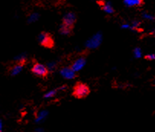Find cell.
Listing matches in <instances>:
<instances>
[{
	"label": "cell",
	"mask_w": 155,
	"mask_h": 132,
	"mask_svg": "<svg viewBox=\"0 0 155 132\" xmlns=\"http://www.w3.org/2000/svg\"><path fill=\"white\" fill-rule=\"evenodd\" d=\"M90 89L87 84L82 82H77L73 88L72 96L78 99L87 98L90 95Z\"/></svg>",
	"instance_id": "6da1fadb"
},
{
	"label": "cell",
	"mask_w": 155,
	"mask_h": 132,
	"mask_svg": "<svg viewBox=\"0 0 155 132\" xmlns=\"http://www.w3.org/2000/svg\"><path fill=\"white\" fill-rule=\"evenodd\" d=\"M26 60L27 58H25V54L19 56L18 58H16L15 61L12 64L8 67V73L11 76H15L22 70L23 67L26 64Z\"/></svg>",
	"instance_id": "7a4b0ae2"
},
{
	"label": "cell",
	"mask_w": 155,
	"mask_h": 132,
	"mask_svg": "<svg viewBox=\"0 0 155 132\" xmlns=\"http://www.w3.org/2000/svg\"><path fill=\"white\" fill-rule=\"evenodd\" d=\"M38 41L41 47L48 49H52L55 45L54 40L51 33L46 31L41 32L38 37Z\"/></svg>",
	"instance_id": "3957f363"
},
{
	"label": "cell",
	"mask_w": 155,
	"mask_h": 132,
	"mask_svg": "<svg viewBox=\"0 0 155 132\" xmlns=\"http://www.w3.org/2000/svg\"><path fill=\"white\" fill-rule=\"evenodd\" d=\"M31 71L35 76L42 79H46L50 73V70H48V67L40 63L34 64L33 67L31 69Z\"/></svg>",
	"instance_id": "277c9868"
},
{
	"label": "cell",
	"mask_w": 155,
	"mask_h": 132,
	"mask_svg": "<svg viewBox=\"0 0 155 132\" xmlns=\"http://www.w3.org/2000/svg\"><path fill=\"white\" fill-rule=\"evenodd\" d=\"M86 58H87V54H86L85 51H83V53L80 54V57L77 58L76 60H74V62L71 64V65L70 66L71 68L75 72L81 70L86 64V61H86Z\"/></svg>",
	"instance_id": "5b68a950"
},
{
	"label": "cell",
	"mask_w": 155,
	"mask_h": 132,
	"mask_svg": "<svg viewBox=\"0 0 155 132\" xmlns=\"http://www.w3.org/2000/svg\"><path fill=\"white\" fill-rule=\"evenodd\" d=\"M76 22H77V16L74 12L67 13L62 18V25L72 28H74Z\"/></svg>",
	"instance_id": "8992f818"
},
{
	"label": "cell",
	"mask_w": 155,
	"mask_h": 132,
	"mask_svg": "<svg viewBox=\"0 0 155 132\" xmlns=\"http://www.w3.org/2000/svg\"><path fill=\"white\" fill-rule=\"evenodd\" d=\"M61 74L64 78L67 79V80H72L78 77V75L71 68V67H63L61 70Z\"/></svg>",
	"instance_id": "52a82bcc"
},
{
	"label": "cell",
	"mask_w": 155,
	"mask_h": 132,
	"mask_svg": "<svg viewBox=\"0 0 155 132\" xmlns=\"http://www.w3.org/2000/svg\"><path fill=\"white\" fill-rule=\"evenodd\" d=\"M101 40H102V37H101V35L98 34V35H95L91 40L87 42V45L88 48H95L96 47H98L99 45V44L101 43Z\"/></svg>",
	"instance_id": "ba28073f"
},
{
	"label": "cell",
	"mask_w": 155,
	"mask_h": 132,
	"mask_svg": "<svg viewBox=\"0 0 155 132\" xmlns=\"http://www.w3.org/2000/svg\"><path fill=\"white\" fill-rule=\"evenodd\" d=\"M97 3L100 5L101 8H102V10H104L105 12H106L113 13L114 12H115L114 11V8H112V5L109 3H106V2H103V1H99V2H97Z\"/></svg>",
	"instance_id": "9c48e42d"
},
{
	"label": "cell",
	"mask_w": 155,
	"mask_h": 132,
	"mask_svg": "<svg viewBox=\"0 0 155 132\" xmlns=\"http://www.w3.org/2000/svg\"><path fill=\"white\" fill-rule=\"evenodd\" d=\"M124 3L128 6H142L144 5V2L142 0H125Z\"/></svg>",
	"instance_id": "30bf717a"
},
{
	"label": "cell",
	"mask_w": 155,
	"mask_h": 132,
	"mask_svg": "<svg viewBox=\"0 0 155 132\" xmlns=\"http://www.w3.org/2000/svg\"><path fill=\"white\" fill-rule=\"evenodd\" d=\"M59 32L61 35H67V36H71L73 35V32H74V28L70 27H67V26L64 25H61V28H60Z\"/></svg>",
	"instance_id": "8fae6325"
},
{
	"label": "cell",
	"mask_w": 155,
	"mask_h": 132,
	"mask_svg": "<svg viewBox=\"0 0 155 132\" xmlns=\"http://www.w3.org/2000/svg\"><path fill=\"white\" fill-rule=\"evenodd\" d=\"M56 65L57 64L55 63H51V64H48V68L50 71H54L56 69Z\"/></svg>",
	"instance_id": "7c38bea8"
},
{
	"label": "cell",
	"mask_w": 155,
	"mask_h": 132,
	"mask_svg": "<svg viewBox=\"0 0 155 132\" xmlns=\"http://www.w3.org/2000/svg\"><path fill=\"white\" fill-rule=\"evenodd\" d=\"M38 15L37 14H34L32 15H31V18H29L28 21L29 22H33V21H36L38 19Z\"/></svg>",
	"instance_id": "4fadbf2b"
},
{
	"label": "cell",
	"mask_w": 155,
	"mask_h": 132,
	"mask_svg": "<svg viewBox=\"0 0 155 132\" xmlns=\"http://www.w3.org/2000/svg\"><path fill=\"white\" fill-rule=\"evenodd\" d=\"M134 56H135L136 58H140L141 55V49L139 48H136L135 50L134 51Z\"/></svg>",
	"instance_id": "5bb4252c"
},
{
	"label": "cell",
	"mask_w": 155,
	"mask_h": 132,
	"mask_svg": "<svg viewBox=\"0 0 155 132\" xmlns=\"http://www.w3.org/2000/svg\"><path fill=\"white\" fill-rule=\"evenodd\" d=\"M57 92V90H53V91H51V92H48V94H46L45 96V98H48V97H51V96H54L56 94Z\"/></svg>",
	"instance_id": "9a60e30c"
},
{
	"label": "cell",
	"mask_w": 155,
	"mask_h": 132,
	"mask_svg": "<svg viewBox=\"0 0 155 132\" xmlns=\"http://www.w3.org/2000/svg\"><path fill=\"white\" fill-rule=\"evenodd\" d=\"M144 58L148 61H153V60H155V54H149V55L145 56Z\"/></svg>",
	"instance_id": "2e32d148"
}]
</instances>
